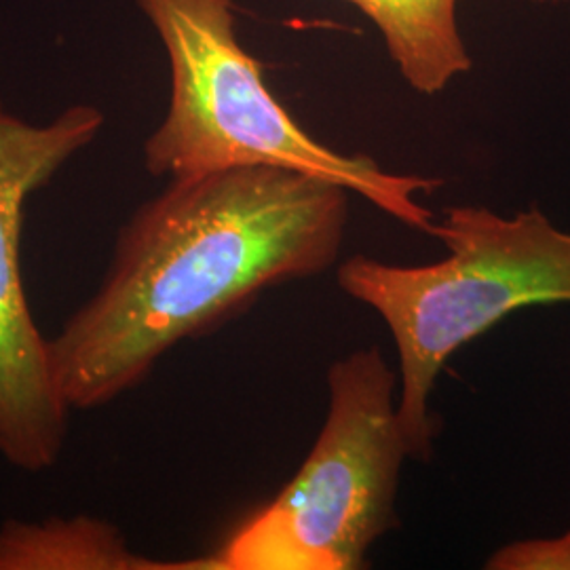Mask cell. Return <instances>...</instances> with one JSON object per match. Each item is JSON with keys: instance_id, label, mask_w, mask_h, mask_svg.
<instances>
[{"instance_id": "obj_1", "label": "cell", "mask_w": 570, "mask_h": 570, "mask_svg": "<svg viewBox=\"0 0 570 570\" xmlns=\"http://www.w3.org/2000/svg\"><path fill=\"white\" fill-rule=\"evenodd\" d=\"M348 188L271 165L169 180L121 226L98 292L51 338L70 410L138 387L169 348L338 261Z\"/></svg>"}, {"instance_id": "obj_9", "label": "cell", "mask_w": 570, "mask_h": 570, "mask_svg": "<svg viewBox=\"0 0 570 570\" xmlns=\"http://www.w3.org/2000/svg\"><path fill=\"white\" fill-rule=\"evenodd\" d=\"M530 2H534V4H564L570 0H530Z\"/></svg>"}, {"instance_id": "obj_5", "label": "cell", "mask_w": 570, "mask_h": 570, "mask_svg": "<svg viewBox=\"0 0 570 570\" xmlns=\"http://www.w3.org/2000/svg\"><path fill=\"white\" fill-rule=\"evenodd\" d=\"M106 125L94 104H72L49 122H30L0 100V456L21 471L60 459L70 406L61 395L51 341L32 317L21 277L28 199L98 140Z\"/></svg>"}, {"instance_id": "obj_4", "label": "cell", "mask_w": 570, "mask_h": 570, "mask_svg": "<svg viewBox=\"0 0 570 570\" xmlns=\"http://www.w3.org/2000/svg\"><path fill=\"white\" fill-rule=\"evenodd\" d=\"M379 346L327 370L324 428L294 480L254 513L205 570H353L391 527L404 459L412 456Z\"/></svg>"}, {"instance_id": "obj_3", "label": "cell", "mask_w": 570, "mask_h": 570, "mask_svg": "<svg viewBox=\"0 0 570 570\" xmlns=\"http://www.w3.org/2000/svg\"><path fill=\"white\" fill-rule=\"evenodd\" d=\"M449 258L395 266L353 256L338 285L387 324L400 357L397 414L410 452L429 459L435 421L429 395L454 351L527 306L570 303V233L530 207L513 218L461 205L433 223Z\"/></svg>"}, {"instance_id": "obj_7", "label": "cell", "mask_w": 570, "mask_h": 570, "mask_svg": "<svg viewBox=\"0 0 570 570\" xmlns=\"http://www.w3.org/2000/svg\"><path fill=\"white\" fill-rule=\"evenodd\" d=\"M155 569H178V564H157L134 553L121 530L98 518L7 522L0 529V570Z\"/></svg>"}, {"instance_id": "obj_8", "label": "cell", "mask_w": 570, "mask_h": 570, "mask_svg": "<svg viewBox=\"0 0 570 570\" xmlns=\"http://www.w3.org/2000/svg\"><path fill=\"white\" fill-rule=\"evenodd\" d=\"M492 570H570V530L553 539H529L503 546L487 562Z\"/></svg>"}, {"instance_id": "obj_6", "label": "cell", "mask_w": 570, "mask_h": 570, "mask_svg": "<svg viewBox=\"0 0 570 570\" xmlns=\"http://www.w3.org/2000/svg\"><path fill=\"white\" fill-rule=\"evenodd\" d=\"M376 26L402 79L438 96L473 66L459 28V0H345Z\"/></svg>"}, {"instance_id": "obj_2", "label": "cell", "mask_w": 570, "mask_h": 570, "mask_svg": "<svg viewBox=\"0 0 570 570\" xmlns=\"http://www.w3.org/2000/svg\"><path fill=\"white\" fill-rule=\"evenodd\" d=\"M169 61L164 121L144 142L155 178H188L228 167L271 165L343 184L400 223L433 230L419 204L440 180L391 174L366 155L327 148L301 127L265 79V66L239 39L235 0H134Z\"/></svg>"}]
</instances>
